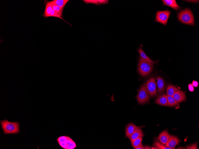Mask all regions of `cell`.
Listing matches in <instances>:
<instances>
[{
	"mask_svg": "<svg viewBox=\"0 0 199 149\" xmlns=\"http://www.w3.org/2000/svg\"><path fill=\"white\" fill-rule=\"evenodd\" d=\"M158 149H175L167 147L164 144L161 143L158 139H156L154 142L153 145Z\"/></svg>",
	"mask_w": 199,
	"mask_h": 149,
	"instance_id": "17",
	"label": "cell"
},
{
	"mask_svg": "<svg viewBox=\"0 0 199 149\" xmlns=\"http://www.w3.org/2000/svg\"><path fill=\"white\" fill-rule=\"evenodd\" d=\"M86 4H92L96 5L106 4L107 3L108 1H84Z\"/></svg>",
	"mask_w": 199,
	"mask_h": 149,
	"instance_id": "24",
	"label": "cell"
},
{
	"mask_svg": "<svg viewBox=\"0 0 199 149\" xmlns=\"http://www.w3.org/2000/svg\"><path fill=\"white\" fill-rule=\"evenodd\" d=\"M77 145L76 143L73 141L67 146V149H74L76 148Z\"/></svg>",
	"mask_w": 199,
	"mask_h": 149,
	"instance_id": "27",
	"label": "cell"
},
{
	"mask_svg": "<svg viewBox=\"0 0 199 149\" xmlns=\"http://www.w3.org/2000/svg\"><path fill=\"white\" fill-rule=\"evenodd\" d=\"M156 104L159 105L168 106L167 95L163 94L159 96L155 101Z\"/></svg>",
	"mask_w": 199,
	"mask_h": 149,
	"instance_id": "13",
	"label": "cell"
},
{
	"mask_svg": "<svg viewBox=\"0 0 199 149\" xmlns=\"http://www.w3.org/2000/svg\"><path fill=\"white\" fill-rule=\"evenodd\" d=\"M163 4L169 6L176 11L182 9V7L179 6L175 0H162Z\"/></svg>",
	"mask_w": 199,
	"mask_h": 149,
	"instance_id": "9",
	"label": "cell"
},
{
	"mask_svg": "<svg viewBox=\"0 0 199 149\" xmlns=\"http://www.w3.org/2000/svg\"><path fill=\"white\" fill-rule=\"evenodd\" d=\"M173 96L178 103L184 102L186 100V93L185 92L182 91L178 90Z\"/></svg>",
	"mask_w": 199,
	"mask_h": 149,
	"instance_id": "7",
	"label": "cell"
},
{
	"mask_svg": "<svg viewBox=\"0 0 199 149\" xmlns=\"http://www.w3.org/2000/svg\"><path fill=\"white\" fill-rule=\"evenodd\" d=\"M144 146L142 144L135 148V149H144Z\"/></svg>",
	"mask_w": 199,
	"mask_h": 149,
	"instance_id": "30",
	"label": "cell"
},
{
	"mask_svg": "<svg viewBox=\"0 0 199 149\" xmlns=\"http://www.w3.org/2000/svg\"><path fill=\"white\" fill-rule=\"evenodd\" d=\"M50 17H54L60 19L69 24V23H67V22L63 19L62 18V14L59 13L53 9L51 13Z\"/></svg>",
	"mask_w": 199,
	"mask_h": 149,
	"instance_id": "23",
	"label": "cell"
},
{
	"mask_svg": "<svg viewBox=\"0 0 199 149\" xmlns=\"http://www.w3.org/2000/svg\"><path fill=\"white\" fill-rule=\"evenodd\" d=\"M136 98L138 105L150 103L149 95L146 89L145 84H143L141 87Z\"/></svg>",
	"mask_w": 199,
	"mask_h": 149,
	"instance_id": "4",
	"label": "cell"
},
{
	"mask_svg": "<svg viewBox=\"0 0 199 149\" xmlns=\"http://www.w3.org/2000/svg\"><path fill=\"white\" fill-rule=\"evenodd\" d=\"M137 126L132 122L126 126L125 130V138H129L134 133Z\"/></svg>",
	"mask_w": 199,
	"mask_h": 149,
	"instance_id": "8",
	"label": "cell"
},
{
	"mask_svg": "<svg viewBox=\"0 0 199 149\" xmlns=\"http://www.w3.org/2000/svg\"><path fill=\"white\" fill-rule=\"evenodd\" d=\"M168 106L169 107H173L177 105L178 103L176 102L173 96L167 95Z\"/></svg>",
	"mask_w": 199,
	"mask_h": 149,
	"instance_id": "22",
	"label": "cell"
},
{
	"mask_svg": "<svg viewBox=\"0 0 199 149\" xmlns=\"http://www.w3.org/2000/svg\"><path fill=\"white\" fill-rule=\"evenodd\" d=\"M192 85L193 87H197L198 85V83L197 81L193 80L192 82Z\"/></svg>",
	"mask_w": 199,
	"mask_h": 149,
	"instance_id": "28",
	"label": "cell"
},
{
	"mask_svg": "<svg viewBox=\"0 0 199 149\" xmlns=\"http://www.w3.org/2000/svg\"><path fill=\"white\" fill-rule=\"evenodd\" d=\"M187 149H197L198 144L197 143H195L189 145L186 147Z\"/></svg>",
	"mask_w": 199,
	"mask_h": 149,
	"instance_id": "26",
	"label": "cell"
},
{
	"mask_svg": "<svg viewBox=\"0 0 199 149\" xmlns=\"http://www.w3.org/2000/svg\"><path fill=\"white\" fill-rule=\"evenodd\" d=\"M45 4V8L42 16L44 18H47L50 17L51 13L53 9L50 1H47Z\"/></svg>",
	"mask_w": 199,
	"mask_h": 149,
	"instance_id": "16",
	"label": "cell"
},
{
	"mask_svg": "<svg viewBox=\"0 0 199 149\" xmlns=\"http://www.w3.org/2000/svg\"><path fill=\"white\" fill-rule=\"evenodd\" d=\"M138 51L140 55V58L144 60L147 61L152 64L157 63H158V60L154 61L152 60L144 53L142 48H140L138 49Z\"/></svg>",
	"mask_w": 199,
	"mask_h": 149,
	"instance_id": "15",
	"label": "cell"
},
{
	"mask_svg": "<svg viewBox=\"0 0 199 149\" xmlns=\"http://www.w3.org/2000/svg\"><path fill=\"white\" fill-rule=\"evenodd\" d=\"M144 136V134L142 129L140 127H137L134 133L129 138L131 142L137 138L141 137H143Z\"/></svg>",
	"mask_w": 199,
	"mask_h": 149,
	"instance_id": "11",
	"label": "cell"
},
{
	"mask_svg": "<svg viewBox=\"0 0 199 149\" xmlns=\"http://www.w3.org/2000/svg\"><path fill=\"white\" fill-rule=\"evenodd\" d=\"M153 64L144 60L140 58L138 64V72L142 76L149 75L152 71Z\"/></svg>",
	"mask_w": 199,
	"mask_h": 149,
	"instance_id": "3",
	"label": "cell"
},
{
	"mask_svg": "<svg viewBox=\"0 0 199 149\" xmlns=\"http://www.w3.org/2000/svg\"><path fill=\"white\" fill-rule=\"evenodd\" d=\"M143 137H140L131 142L132 147L135 149L136 147L142 145Z\"/></svg>",
	"mask_w": 199,
	"mask_h": 149,
	"instance_id": "21",
	"label": "cell"
},
{
	"mask_svg": "<svg viewBox=\"0 0 199 149\" xmlns=\"http://www.w3.org/2000/svg\"><path fill=\"white\" fill-rule=\"evenodd\" d=\"M179 89L175 86L169 85L167 86L166 92L167 95L173 96L175 93Z\"/></svg>",
	"mask_w": 199,
	"mask_h": 149,
	"instance_id": "18",
	"label": "cell"
},
{
	"mask_svg": "<svg viewBox=\"0 0 199 149\" xmlns=\"http://www.w3.org/2000/svg\"><path fill=\"white\" fill-rule=\"evenodd\" d=\"M50 2L53 10L59 13L62 14L63 9L56 5L55 3H54L53 1H51Z\"/></svg>",
	"mask_w": 199,
	"mask_h": 149,
	"instance_id": "25",
	"label": "cell"
},
{
	"mask_svg": "<svg viewBox=\"0 0 199 149\" xmlns=\"http://www.w3.org/2000/svg\"><path fill=\"white\" fill-rule=\"evenodd\" d=\"M171 12V11L168 10L164 11H157L155 21L166 26Z\"/></svg>",
	"mask_w": 199,
	"mask_h": 149,
	"instance_id": "5",
	"label": "cell"
},
{
	"mask_svg": "<svg viewBox=\"0 0 199 149\" xmlns=\"http://www.w3.org/2000/svg\"><path fill=\"white\" fill-rule=\"evenodd\" d=\"M69 1L68 0H54L53 1L54 3L63 9Z\"/></svg>",
	"mask_w": 199,
	"mask_h": 149,
	"instance_id": "20",
	"label": "cell"
},
{
	"mask_svg": "<svg viewBox=\"0 0 199 149\" xmlns=\"http://www.w3.org/2000/svg\"><path fill=\"white\" fill-rule=\"evenodd\" d=\"M180 142L178 138L176 136L170 135L167 143L165 144L167 147L174 148Z\"/></svg>",
	"mask_w": 199,
	"mask_h": 149,
	"instance_id": "10",
	"label": "cell"
},
{
	"mask_svg": "<svg viewBox=\"0 0 199 149\" xmlns=\"http://www.w3.org/2000/svg\"><path fill=\"white\" fill-rule=\"evenodd\" d=\"M158 87V92L160 93L163 92L165 89V82L162 78L157 76L156 78Z\"/></svg>",
	"mask_w": 199,
	"mask_h": 149,
	"instance_id": "14",
	"label": "cell"
},
{
	"mask_svg": "<svg viewBox=\"0 0 199 149\" xmlns=\"http://www.w3.org/2000/svg\"><path fill=\"white\" fill-rule=\"evenodd\" d=\"M189 90L191 92H193L194 91V88L192 84H189L188 86Z\"/></svg>",
	"mask_w": 199,
	"mask_h": 149,
	"instance_id": "29",
	"label": "cell"
},
{
	"mask_svg": "<svg viewBox=\"0 0 199 149\" xmlns=\"http://www.w3.org/2000/svg\"><path fill=\"white\" fill-rule=\"evenodd\" d=\"M74 141L70 137H67L63 142L58 143L59 145L63 148L67 149V146Z\"/></svg>",
	"mask_w": 199,
	"mask_h": 149,
	"instance_id": "19",
	"label": "cell"
},
{
	"mask_svg": "<svg viewBox=\"0 0 199 149\" xmlns=\"http://www.w3.org/2000/svg\"><path fill=\"white\" fill-rule=\"evenodd\" d=\"M1 123L4 134H17L21 132L20 125L18 122H11L5 119L1 121Z\"/></svg>",
	"mask_w": 199,
	"mask_h": 149,
	"instance_id": "1",
	"label": "cell"
},
{
	"mask_svg": "<svg viewBox=\"0 0 199 149\" xmlns=\"http://www.w3.org/2000/svg\"><path fill=\"white\" fill-rule=\"evenodd\" d=\"M146 87L149 96L150 97L155 96L157 94V84L154 77L149 79L146 82Z\"/></svg>",
	"mask_w": 199,
	"mask_h": 149,
	"instance_id": "6",
	"label": "cell"
},
{
	"mask_svg": "<svg viewBox=\"0 0 199 149\" xmlns=\"http://www.w3.org/2000/svg\"><path fill=\"white\" fill-rule=\"evenodd\" d=\"M170 136L168 132L166 130L161 132L158 138L161 143L165 144L168 141Z\"/></svg>",
	"mask_w": 199,
	"mask_h": 149,
	"instance_id": "12",
	"label": "cell"
},
{
	"mask_svg": "<svg viewBox=\"0 0 199 149\" xmlns=\"http://www.w3.org/2000/svg\"><path fill=\"white\" fill-rule=\"evenodd\" d=\"M179 21L182 23L195 26L194 19L193 14L190 9L187 8L181 11L178 14Z\"/></svg>",
	"mask_w": 199,
	"mask_h": 149,
	"instance_id": "2",
	"label": "cell"
}]
</instances>
